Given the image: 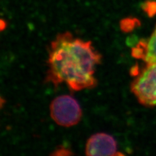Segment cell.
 <instances>
[{
    "mask_svg": "<svg viewBox=\"0 0 156 156\" xmlns=\"http://www.w3.org/2000/svg\"><path fill=\"white\" fill-rule=\"evenodd\" d=\"M101 61L90 41L76 38L69 31L59 33L48 48L44 82L55 88L66 83L73 91L92 89L97 85L95 69Z\"/></svg>",
    "mask_w": 156,
    "mask_h": 156,
    "instance_id": "obj_1",
    "label": "cell"
},
{
    "mask_svg": "<svg viewBox=\"0 0 156 156\" xmlns=\"http://www.w3.org/2000/svg\"><path fill=\"white\" fill-rule=\"evenodd\" d=\"M131 91L141 105L156 106V63L146 64L139 72L131 82Z\"/></svg>",
    "mask_w": 156,
    "mask_h": 156,
    "instance_id": "obj_2",
    "label": "cell"
},
{
    "mask_svg": "<svg viewBox=\"0 0 156 156\" xmlns=\"http://www.w3.org/2000/svg\"><path fill=\"white\" fill-rule=\"evenodd\" d=\"M50 112L55 122L62 127L69 128L80 122L82 110L77 101L70 95L56 97L51 102Z\"/></svg>",
    "mask_w": 156,
    "mask_h": 156,
    "instance_id": "obj_3",
    "label": "cell"
},
{
    "mask_svg": "<svg viewBox=\"0 0 156 156\" xmlns=\"http://www.w3.org/2000/svg\"><path fill=\"white\" fill-rule=\"evenodd\" d=\"M87 155H123L117 151V144L111 135L105 133L92 135L85 146Z\"/></svg>",
    "mask_w": 156,
    "mask_h": 156,
    "instance_id": "obj_4",
    "label": "cell"
},
{
    "mask_svg": "<svg viewBox=\"0 0 156 156\" xmlns=\"http://www.w3.org/2000/svg\"><path fill=\"white\" fill-rule=\"evenodd\" d=\"M131 55L134 58L143 60L146 64L156 63V26L148 38L140 40L132 48Z\"/></svg>",
    "mask_w": 156,
    "mask_h": 156,
    "instance_id": "obj_5",
    "label": "cell"
},
{
    "mask_svg": "<svg viewBox=\"0 0 156 156\" xmlns=\"http://www.w3.org/2000/svg\"><path fill=\"white\" fill-rule=\"evenodd\" d=\"M140 26V22L139 20L136 18H128L124 19L120 22L121 29L125 32H129L132 31L136 27Z\"/></svg>",
    "mask_w": 156,
    "mask_h": 156,
    "instance_id": "obj_6",
    "label": "cell"
},
{
    "mask_svg": "<svg viewBox=\"0 0 156 156\" xmlns=\"http://www.w3.org/2000/svg\"><path fill=\"white\" fill-rule=\"evenodd\" d=\"M141 7L149 17H153L156 14V1L154 0L145 1Z\"/></svg>",
    "mask_w": 156,
    "mask_h": 156,
    "instance_id": "obj_7",
    "label": "cell"
},
{
    "mask_svg": "<svg viewBox=\"0 0 156 156\" xmlns=\"http://www.w3.org/2000/svg\"><path fill=\"white\" fill-rule=\"evenodd\" d=\"M72 152L70 150H68L67 148H65V147H59L57 148V150L54 151V152L51 154L53 155H72Z\"/></svg>",
    "mask_w": 156,
    "mask_h": 156,
    "instance_id": "obj_8",
    "label": "cell"
},
{
    "mask_svg": "<svg viewBox=\"0 0 156 156\" xmlns=\"http://www.w3.org/2000/svg\"><path fill=\"white\" fill-rule=\"evenodd\" d=\"M5 26H6V23L5 22H4V20H1V29L3 31V29L5 27Z\"/></svg>",
    "mask_w": 156,
    "mask_h": 156,
    "instance_id": "obj_9",
    "label": "cell"
}]
</instances>
